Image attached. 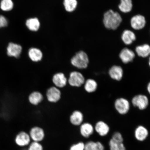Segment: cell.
<instances>
[{"instance_id": "obj_1", "label": "cell", "mask_w": 150, "mask_h": 150, "mask_svg": "<svg viewBox=\"0 0 150 150\" xmlns=\"http://www.w3.org/2000/svg\"><path fill=\"white\" fill-rule=\"evenodd\" d=\"M122 21L120 15L112 10L108 11L104 15L103 22L105 27L108 29H117Z\"/></svg>"}, {"instance_id": "obj_20", "label": "cell", "mask_w": 150, "mask_h": 150, "mask_svg": "<svg viewBox=\"0 0 150 150\" xmlns=\"http://www.w3.org/2000/svg\"><path fill=\"white\" fill-rule=\"evenodd\" d=\"M42 94L39 91H35L32 93L29 97V100L31 104L34 105H37L43 100Z\"/></svg>"}, {"instance_id": "obj_27", "label": "cell", "mask_w": 150, "mask_h": 150, "mask_svg": "<svg viewBox=\"0 0 150 150\" xmlns=\"http://www.w3.org/2000/svg\"><path fill=\"white\" fill-rule=\"evenodd\" d=\"M13 6L14 4L12 0H1L0 3L1 10L4 11H11Z\"/></svg>"}, {"instance_id": "obj_28", "label": "cell", "mask_w": 150, "mask_h": 150, "mask_svg": "<svg viewBox=\"0 0 150 150\" xmlns=\"http://www.w3.org/2000/svg\"><path fill=\"white\" fill-rule=\"evenodd\" d=\"M27 150H43V148L39 142H33L29 144Z\"/></svg>"}, {"instance_id": "obj_22", "label": "cell", "mask_w": 150, "mask_h": 150, "mask_svg": "<svg viewBox=\"0 0 150 150\" xmlns=\"http://www.w3.org/2000/svg\"><path fill=\"white\" fill-rule=\"evenodd\" d=\"M122 39L125 44L130 45L136 40V37L134 33L129 30H126L123 32L122 35Z\"/></svg>"}, {"instance_id": "obj_32", "label": "cell", "mask_w": 150, "mask_h": 150, "mask_svg": "<svg viewBox=\"0 0 150 150\" xmlns=\"http://www.w3.org/2000/svg\"><path fill=\"white\" fill-rule=\"evenodd\" d=\"M8 25V21L5 16L0 15V28L6 27Z\"/></svg>"}, {"instance_id": "obj_12", "label": "cell", "mask_w": 150, "mask_h": 150, "mask_svg": "<svg viewBox=\"0 0 150 150\" xmlns=\"http://www.w3.org/2000/svg\"><path fill=\"white\" fill-rule=\"evenodd\" d=\"M135 55L132 50L125 48L122 50L120 54L119 57L122 62L125 64L132 62Z\"/></svg>"}, {"instance_id": "obj_26", "label": "cell", "mask_w": 150, "mask_h": 150, "mask_svg": "<svg viewBox=\"0 0 150 150\" xmlns=\"http://www.w3.org/2000/svg\"><path fill=\"white\" fill-rule=\"evenodd\" d=\"M63 4L67 12H71L75 10L78 5L77 0H64Z\"/></svg>"}, {"instance_id": "obj_7", "label": "cell", "mask_w": 150, "mask_h": 150, "mask_svg": "<svg viewBox=\"0 0 150 150\" xmlns=\"http://www.w3.org/2000/svg\"><path fill=\"white\" fill-rule=\"evenodd\" d=\"M31 139L29 134L24 131H21L16 136L15 142L18 146L24 147L29 145L30 144Z\"/></svg>"}, {"instance_id": "obj_31", "label": "cell", "mask_w": 150, "mask_h": 150, "mask_svg": "<svg viewBox=\"0 0 150 150\" xmlns=\"http://www.w3.org/2000/svg\"><path fill=\"white\" fill-rule=\"evenodd\" d=\"M120 143L114 142L112 139L109 142L110 150H119V144Z\"/></svg>"}, {"instance_id": "obj_14", "label": "cell", "mask_w": 150, "mask_h": 150, "mask_svg": "<svg viewBox=\"0 0 150 150\" xmlns=\"http://www.w3.org/2000/svg\"><path fill=\"white\" fill-rule=\"evenodd\" d=\"M94 129L99 135L102 137L106 136L110 130L109 125L105 122L102 121L97 122Z\"/></svg>"}, {"instance_id": "obj_33", "label": "cell", "mask_w": 150, "mask_h": 150, "mask_svg": "<svg viewBox=\"0 0 150 150\" xmlns=\"http://www.w3.org/2000/svg\"><path fill=\"white\" fill-rule=\"evenodd\" d=\"M147 89L148 93L150 95V81L147 84Z\"/></svg>"}, {"instance_id": "obj_10", "label": "cell", "mask_w": 150, "mask_h": 150, "mask_svg": "<svg viewBox=\"0 0 150 150\" xmlns=\"http://www.w3.org/2000/svg\"><path fill=\"white\" fill-rule=\"evenodd\" d=\"M52 81L55 87L59 88H61L66 86L67 80L63 73L59 72L56 73L54 75Z\"/></svg>"}, {"instance_id": "obj_23", "label": "cell", "mask_w": 150, "mask_h": 150, "mask_svg": "<svg viewBox=\"0 0 150 150\" xmlns=\"http://www.w3.org/2000/svg\"><path fill=\"white\" fill-rule=\"evenodd\" d=\"M136 51L140 57H147L150 55V46L147 44L138 46L136 48Z\"/></svg>"}, {"instance_id": "obj_13", "label": "cell", "mask_w": 150, "mask_h": 150, "mask_svg": "<svg viewBox=\"0 0 150 150\" xmlns=\"http://www.w3.org/2000/svg\"><path fill=\"white\" fill-rule=\"evenodd\" d=\"M146 20L145 17L142 15H138L131 18V27L135 30L142 29L145 25Z\"/></svg>"}, {"instance_id": "obj_30", "label": "cell", "mask_w": 150, "mask_h": 150, "mask_svg": "<svg viewBox=\"0 0 150 150\" xmlns=\"http://www.w3.org/2000/svg\"><path fill=\"white\" fill-rule=\"evenodd\" d=\"M84 146L85 144L83 142H79L71 146L70 150H84Z\"/></svg>"}, {"instance_id": "obj_8", "label": "cell", "mask_w": 150, "mask_h": 150, "mask_svg": "<svg viewBox=\"0 0 150 150\" xmlns=\"http://www.w3.org/2000/svg\"><path fill=\"white\" fill-rule=\"evenodd\" d=\"M108 74L112 80L120 81L123 78L124 71L120 66H112L108 71Z\"/></svg>"}, {"instance_id": "obj_18", "label": "cell", "mask_w": 150, "mask_h": 150, "mask_svg": "<svg viewBox=\"0 0 150 150\" xmlns=\"http://www.w3.org/2000/svg\"><path fill=\"white\" fill-rule=\"evenodd\" d=\"M28 56L32 61L38 62L42 60L43 54L42 52L39 49L32 48L29 50Z\"/></svg>"}, {"instance_id": "obj_17", "label": "cell", "mask_w": 150, "mask_h": 150, "mask_svg": "<svg viewBox=\"0 0 150 150\" xmlns=\"http://www.w3.org/2000/svg\"><path fill=\"white\" fill-rule=\"evenodd\" d=\"M80 132L81 135L85 138H88L93 134L94 128L89 123H84L81 125Z\"/></svg>"}, {"instance_id": "obj_29", "label": "cell", "mask_w": 150, "mask_h": 150, "mask_svg": "<svg viewBox=\"0 0 150 150\" xmlns=\"http://www.w3.org/2000/svg\"><path fill=\"white\" fill-rule=\"evenodd\" d=\"M112 139L117 143L123 142V139L121 133L119 132L114 133L112 136Z\"/></svg>"}, {"instance_id": "obj_2", "label": "cell", "mask_w": 150, "mask_h": 150, "mask_svg": "<svg viewBox=\"0 0 150 150\" xmlns=\"http://www.w3.org/2000/svg\"><path fill=\"white\" fill-rule=\"evenodd\" d=\"M71 62L76 68L83 69L87 68L89 63V57L87 54L83 51L79 52L71 59Z\"/></svg>"}, {"instance_id": "obj_34", "label": "cell", "mask_w": 150, "mask_h": 150, "mask_svg": "<svg viewBox=\"0 0 150 150\" xmlns=\"http://www.w3.org/2000/svg\"><path fill=\"white\" fill-rule=\"evenodd\" d=\"M149 66L150 67V57H149Z\"/></svg>"}, {"instance_id": "obj_21", "label": "cell", "mask_w": 150, "mask_h": 150, "mask_svg": "<svg viewBox=\"0 0 150 150\" xmlns=\"http://www.w3.org/2000/svg\"><path fill=\"white\" fill-rule=\"evenodd\" d=\"M26 25L30 30L36 31L40 27V22L36 18L28 19L26 22Z\"/></svg>"}, {"instance_id": "obj_5", "label": "cell", "mask_w": 150, "mask_h": 150, "mask_svg": "<svg viewBox=\"0 0 150 150\" xmlns=\"http://www.w3.org/2000/svg\"><path fill=\"white\" fill-rule=\"evenodd\" d=\"M85 81L81 73L74 71L70 73L67 82L72 87H79L83 85Z\"/></svg>"}, {"instance_id": "obj_24", "label": "cell", "mask_w": 150, "mask_h": 150, "mask_svg": "<svg viewBox=\"0 0 150 150\" xmlns=\"http://www.w3.org/2000/svg\"><path fill=\"white\" fill-rule=\"evenodd\" d=\"M103 144L99 142L89 141L85 144L84 150H104Z\"/></svg>"}, {"instance_id": "obj_15", "label": "cell", "mask_w": 150, "mask_h": 150, "mask_svg": "<svg viewBox=\"0 0 150 150\" xmlns=\"http://www.w3.org/2000/svg\"><path fill=\"white\" fill-rule=\"evenodd\" d=\"M149 132L147 129L142 125L136 127L134 131V136L137 140L142 142L147 138Z\"/></svg>"}, {"instance_id": "obj_11", "label": "cell", "mask_w": 150, "mask_h": 150, "mask_svg": "<svg viewBox=\"0 0 150 150\" xmlns=\"http://www.w3.org/2000/svg\"><path fill=\"white\" fill-rule=\"evenodd\" d=\"M7 55L11 57L18 58L21 54L22 47L19 45L15 43H9L7 47Z\"/></svg>"}, {"instance_id": "obj_6", "label": "cell", "mask_w": 150, "mask_h": 150, "mask_svg": "<svg viewBox=\"0 0 150 150\" xmlns=\"http://www.w3.org/2000/svg\"><path fill=\"white\" fill-rule=\"evenodd\" d=\"M46 95L49 102L55 103L60 99L61 93L59 88L54 86L48 89L47 91Z\"/></svg>"}, {"instance_id": "obj_16", "label": "cell", "mask_w": 150, "mask_h": 150, "mask_svg": "<svg viewBox=\"0 0 150 150\" xmlns=\"http://www.w3.org/2000/svg\"><path fill=\"white\" fill-rule=\"evenodd\" d=\"M83 115L82 112L79 110H75L70 116V120L73 125L78 126L81 125L83 121Z\"/></svg>"}, {"instance_id": "obj_9", "label": "cell", "mask_w": 150, "mask_h": 150, "mask_svg": "<svg viewBox=\"0 0 150 150\" xmlns=\"http://www.w3.org/2000/svg\"><path fill=\"white\" fill-rule=\"evenodd\" d=\"M29 135L33 142H40L44 138L45 134L44 130L39 127H33L30 131Z\"/></svg>"}, {"instance_id": "obj_19", "label": "cell", "mask_w": 150, "mask_h": 150, "mask_svg": "<svg viewBox=\"0 0 150 150\" xmlns=\"http://www.w3.org/2000/svg\"><path fill=\"white\" fill-rule=\"evenodd\" d=\"M84 84V89L89 93L95 92L98 88V84L96 81L92 79H89L85 81Z\"/></svg>"}, {"instance_id": "obj_25", "label": "cell", "mask_w": 150, "mask_h": 150, "mask_svg": "<svg viewBox=\"0 0 150 150\" xmlns=\"http://www.w3.org/2000/svg\"><path fill=\"white\" fill-rule=\"evenodd\" d=\"M132 7V0H121V3L119 5V8L121 12L123 13L130 12Z\"/></svg>"}, {"instance_id": "obj_3", "label": "cell", "mask_w": 150, "mask_h": 150, "mask_svg": "<svg viewBox=\"0 0 150 150\" xmlns=\"http://www.w3.org/2000/svg\"><path fill=\"white\" fill-rule=\"evenodd\" d=\"M114 106L118 113L122 115L128 113L130 108V102L127 99L123 97L116 99Z\"/></svg>"}, {"instance_id": "obj_4", "label": "cell", "mask_w": 150, "mask_h": 150, "mask_svg": "<svg viewBox=\"0 0 150 150\" xmlns=\"http://www.w3.org/2000/svg\"><path fill=\"white\" fill-rule=\"evenodd\" d=\"M131 103L135 107L138 108L140 110H144L149 106V100L146 95L138 94L133 97Z\"/></svg>"}]
</instances>
